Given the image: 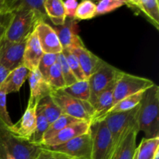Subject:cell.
Listing matches in <instances>:
<instances>
[{"instance_id": "obj_1", "label": "cell", "mask_w": 159, "mask_h": 159, "mask_svg": "<svg viewBox=\"0 0 159 159\" xmlns=\"http://www.w3.org/2000/svg\"><path fill=\"white\" fill-rule=\"evenodd\" d=\"M159 87L156 84L144 92L138 111L139 131L146 138L159 137Z\"/></svg>"}, {"instance_id": "obj_2", "label": "cell", "mask_w": 159, "mask_h": 159, "mask_svg": "<svg viewBox=\"0 0 159 159\" xmlns=\"http://www.w3.org/2000/svg\"><path fill=\"white\" fill-rule=\"evenodd\" d=\"M6 26L4 39L9 42H20L34 30L36 26L43 22L37 14L30 10H17L10 14Z\"/></svg>"}, {"instance_id": "obj_3", "label": "cell", "mask_w": 159, "mask_h": 159, "mask_svg": "<svg viewBox=\"0 0 159 159\" xmlns=\"http://www.w3.org/2000/svg\"><path fill=\"white\" fill-rule=\"evenodd\" d=\"M139 105L132 110L121 113H110L107 115L104 120L110 132L114 151L120 141L134 128H138V111Z\"/></svg>"}, {"instance_id": "obj_4", "label": "cell", "mask_w": 159, "mask_h": 159, "mask_svg": "<svg viewBox=\"0 0 159 159\" xmlns=\"http://www.w3.org/2000/svg\"><path fill=\"white\" fill-rule=\"evenodd\" d=\"M50 96L61 110L62 113L82 121L90 123L93 107L89 102L71 97L62 90H52Z\"/></svg>"}, {"instance_id": "obj_5", "label": "cell", "mask_w": 159, "mask_h": 159, "mask_svg": "<svg viewBox=\"0 0 159 159\" xmlns=\"http://www.w3.org/2000/svg\"><path fill=\"white\" fill-rule=\"evenodd\" d=\"M41 150V146L18 138L6 130L0 135V151L16 159H35Z\"/></svg>"}, {"instance_id": "obj_6", "label": "cell", "mask_w": 159, "mask_h": 159, "mask_svg": "<svg viewBox=\"0 0 159 159\" xmlns=\"http://www.w3.org/2000/svg\"><path fill=\"white\" fill-rule=\"evenodd\" d=\"M92 138L91 159H110L113 152L110 132L104 120L90 124Z\"/></svg>"}, {"instance_id": "obj_7", "label": "cell", "mask_w": 159, "mask_h": 159, "mask_svg": "<svg viewBox=\"0 0 159 159\" xmlns=\"http://www.w3.org/2000/svg\"><path fill=\"white\" fill-rule=\"evenodd\" d=\"M154 85L150 79L121 71L113 90V106L124 98L145 91Z\"/></svg>"}, {"instance_id": "obj_8", "label": "cell", "mask_w": 159, "mask_h": 159, "mask_svg": "<svg viewBox=\"0 0 159 159\" xmlns=\"http://www.w3.org/2000/svg\"><path fill=\"white\" fill-rule=\"evenodd\" d=\"M42 148L53 153L65 155L71 159H91L92 158V138L89 132L60 145Z\"/></svg>"}, {"instance_id": "obj_9", "label": "cell", "mask_w": 159, "mask_h": 159, "mask_svg": "<svg viewBox=\"0 0 159 159\" xmlns=\"http://www.w3.org/2000/svg\"><path fill=\"white\" fill-rule=\"evenodd\" d=\"M121 71L105 61L94 74L89 78L88 82L90 89V99L89 102L92 107H93L100 93L117 79Z\"/></svg>"}, {"instance_id": "obj_10", "label": "cell", "mask_w": 159, "mask_h": 159, "mask_svg": "<svg viewBox=\"0 0 159 159\" xmlns=\"http://www.w3.org/2000/svg\"><path fill=\"white\" fill-rule=\"evenodd\" d=\"M27 38L20 42H9L3 38L0 43V64L10 71L23 65Z\"/></svg>"}, {"instance_id": "obj_11", "label": "cell", "mask_w": 159, "mask_h": 159, "mask_svg": "<svg viewBox=\"0 0 159 159\" xmlns=\"http://www.w3.org/2000/svg\"><path fill=\"white\" fill-rule=\"evenodd\" d=\"M38 103V102H34L29 99L27 107L20 121L6 130L18 138L30 141L37 125V109Z\"/></svg>"}, {"instance_id": "obj_12", "label": "cell", "mask_w": 159, "mask_h": 159, "mask_svg": "<svg viewBox=\"0 0 159 159\" xmlns=\"http://www.w3.org/2000/svg\"><path fill=\"white\" fill-rule=\"evenodd\" d=\"M54 30L58 37L62 49L85 47L83 41L79 35L77 20L75 19L66 18L63 25L56 26Z\"/></svg>"}, {"instance_id": "obj_13", "label": "cell", "mask_w": 159, "mask_h": 159, "mask_svg": "<svg viewBox=\"0 0 159 159\" xmlns=\"http://www.w3.org/2000/svg\"><path fill=\"white\" fill-rule=\"evenodd\" d=\"M35 31L43 53L57 54L62 52L63 49L58 37L51 25L40 22L36 26Z\"/></svg>"}, {"instance_id": "obj_14", "label": "cell", "mask_w": 159, "mask_h": 159, "mask_svg": "<svg viewBox=\"0 0 159 159\" xmlns=\"http://www.w3.org/2000/svg\"><path fill=\"white\" fill-rule=\"evenodd\" d=\"M90 123L85 122V121H81V122L75 123V124H71L61 130L60 132L54 135L53 138L48 141H43L40 146L41 147H52V146L60 145V144H65L77 137L81 135L85 134L89 132Z\"/></svg>"}, {"instance_id": "obj_15", "label": "cell", "mask_w": 159, "mask_h": 159, "mask_svg": "<svg viewBox=\"0 0 159 159\" xmlns=\"http://www.w3.org/2000/svg\"><path fill=\"white\" fill-rule=\"evenodd\" d=\"M73 53L77 57L81 68L86 77L87 80L89 78L94 74L101 66L104 64L100 57L96 56L93 52L87 49L85 47H77V48L68 49Z\"/></svg>"}, {"instance_id": "obj_16", "label": "cell", "mask_w": 159, "mask_h": 159, "mask_svg": "<svg viewBox=\"0 0 159 159\" xmlns=\"http://www.w3.org/2000/svg\"><path fill=\"white\" fill-rule=\"evenodd\" d=\"M43 52L40 47L35 29L28 37L23 53V65L30 71L38 68L39 63Z\"/></svg>"}, {"instance_id": "obj_17", "label": "cell", "mask_w": 159, "mask_h": 159, "mask_svg": "<svg viewBox=\"0 0 159 159\" xmlns=\"http://www.w3.org/2000/svg\"><path fill=\"white\" fill-rule=\"evenodd\" d=\"M116 80L111 84L107 89L100 93L93 105V114L91 118V123L96 122L103 119L109 110L113 106V90Z\"/></svg>"}, {"instance_id": "obj_18", "label": "cell", "mask_w": 159, "mask_h": 159, "mask_svg": "<svg viewBox=\"0 0 159 159\" xmlns=\"http://www.w3.org/2000/svg\"><path fill=\"white\" fill-rule=\"evenodd\" d=\"M138 132V128L132 129L116 145L110 159H134Z\"/></svg>"}, {"instance_id": "obj_19", "label": "cell", "mask_w": 159, "mask_h": 159, "mask_svg": "<svg viewBox=\"0 0 159 159\" xmlns=\"http://www.w3.org/2000/svg\"><path fill=\"white\" fill-rule=\"evenodd\" d=\"M29 84L30 88V99L34 102H40L42 99L49 96L52 89L38 69L30 71L29 76Z\"/></svg>"}, {"instance_id": "obj_20", "label": "cell", "mask_w": 159, "mask_h": 159, "mask_svg": "<svg viewBox=\"0 0 159 159\" xmlns=\"http://www.w3.org/2000/svg\"><path fill=\"white\" fill-rule=\"evenodd\" d=\"M30 71L21 65L9 72L1 88L6 92V95L12 93H18L26 80L29 79Z\"/></svg>"}, {"instance_id": "obj_21", "label": "cell", "mask_w": 159, "mask_h": 159, "mask_svg": "<svg viewBox=\"0 0 159 159\" xmlns=\"http://www.w3.org/2000/svg\"><path fill=\"white\" fill-rule=\"evenodd\" d=\"M126 5L135 6L142 11L157 30H159V2L158 0H131Z\"/></svg>"}, {"instance_id": "obj_22", "label": "cell", "mask_w": 159, "mask_h": 159, "mask_svg": "<svg viewBox=\"0 0 159 159\" xmlns=\"http://www.w3.org/2000/svg\"><path fill=\"white\" fill-rule=\"evenodd\" d=\"M45 12L48 18L56 26H61L66 20L62 0H44Z\"/></svg>"}, {"instance_id": "obj_23", "label": "cell", "mask_w": 159, "mask_h": 159, "mask_svg": "<svg viewBox=\"0 0 159 159\" xmlns=\"http://www.w3.org/2000/svg\"><path fill=\"white\" fill-rule=\"evenodd\" d=\"M37 111L46 118L49 124L54 123L62 114L61 110L50 96L43 98L39 102Z\"/></svg>"}, {"instance_id": "obj_24", "label": "cell", "mask_w": 159, "mask_h": 159, "mask_svg": "<svg viewBox=\"0 0 159 159\" xmlns=\"http://www.w3.org/2000/svg\"><path fill=\"white\" fill-rule=\"evenodd\" d=\"M159 148V137L143 138L135 151L134 159H154L156 151Z\"/></svg>"}, {"instance_id": "obj_25", "label": "cell", "mask_w": 159, "mask_h": 159, "mask_svg": "<svg viewBox=\"0 0 159 159\" xmlns=\"http://www.w3.org/2000/svg\"><path fill=\"white\" fill-rule=\"evenodd\" d=\"M81 121L82 120H79L76 119V118H74L72 117V116H68V115L62 113V114L61 115L54 123L50 124L48 130H46L44 135H43V140H42V141L40 142V144H41L43 141H48V140L51 139V138H53L54 135L57 134L58 132H60L61 130L65 129V127H67L68 126L73 124H75V123L81 122ZM40 144H39V145H40Z\"/></svg>"}, {"instance_id": "obj_26", "label": "cell", "mask_w": 159, "mask_h": 159, "mask_svg": "<svg viewBox=\"0 0 159 159\" xmlns=\"http://www.w3.org/2000/svg\"><path fill=\"white\" fill-rule=\"evenodd\" d=\"M71 97L81 101L89 102L90 99V89L88 80L77 81L73 85L61 89Z\"/></svg>"}, {"instance_id": "obj_27", "label": "cell", "mask_w": 159, "mask_h": 159, "mask_svg": "<svg viewBox=\"0 0 159 159\" xmlns=\"http://www.w3.org/2000/svg\"><path fill=\"white\" fill-rule=\"evenodd\" d=\"M144 92H140V93L134 94L132 96H128V97L124 98V99L118 102L117 103L115 104L111 109L108 111L107 115L110 114V113H121V112H126L128 110H132L137 106L139 105L141 99H142ZM106 115V116H107ZM104 116V117H105ZM103 117V118H104Z\"/></svg>"}, {"instance_id": "obj_28", "label": "cell", "mask_w": 159, "mask_h": 159, "mask_svg": "<svg viewBox=\"0 0 159 159\" xmlns=\"http://www.w3.org/2000/svg\"><path fill=\"white\" fill-rule=\"evenodd\" d=\"M96 16V5L89 0H85L79 3L76 9L75 20H86Z\"/></svg>"}, {"instance_id": "obj_29", "label": "cell", "mask_w": 159, "mask_h": 159, "mask_svg": "<svg viewBox=\"0 0 159 159\" xmlns=\"http://www.w3.org/2000/svg\"><path fill=\"white\" fill-rule=\"evenodd\" d=\"M46 81L52 90H61L65 88V80L57 62L50 69Z\"/></svg>"}, {"instance_id": "obj_30", "label": "cell", "mask_w": 159, "mask_h": 159, "mask_svg": "<svg viewBox=\"0 0 159 159\" xmlns=\"http://www.w3.org/2000/svg\"><path fill=\"white\" fill-rule=\"evenodd\" d=\"M62 54L65 56V59H66L67 62H68V66H69L70 69L71 70L74 75L75 76L76 79L78 81L87 80L86 77H85V74H84L83 71H82L80 65H79V61H78L75 55L68 49H63Z\"/></svg>"}, {"instance_id": "obj_31", "label": "cell", "mask_w": 159, "mask_h": 159, "mask_svg": "<svg viewBox=\"0 0 159 159\" xmlns=\"http://www.w3.org/2000/svg\"><path fill=\"white\" fill-rule=\"evenodd\" d=\"M49 125V123L48 122L46 118L41 113L37 111V125L30 141L39 145L43 140V135L48 130Z\"/></svg>"}, {"instance_id": "obj_32", "label": "cell", "mask_w": 159, "mask_h": 159, "mask_svg": "<svg viewBox=\"0 0 159 159\" xmlns=\"http://www.w3.org/2000/svg\"><path fill=\"white\" fill-rule=\"evenodd\" d=\"M57 63L59 65V68H60L61 71L62 75H63L64 80H65V87L69 86V85L75 83L78 80L76 79L75 76L74 75L71 70L70 69L68 62H67L66 59H65L62 52L60 53V54H57Z\"/></svg>"}, {"instance_id": "obj_33", "label": "cell", "mask_w": 159, "mask_h": 159, "mask_svg": "<svg viewBox=\"0 0 159 159\" xmlns=\"http://www.w3.org/2000/svg\"><path fill=\"white\" fill-rule=\"evenodd\" d=\"M96 5V16L104 15L126 5L124 0H102Z\"/></svg>"}, {"instance_id": "obj_34", "label": "cell", "mask_w": 159, "mask_h": 159, "mask_svg": "<svg viewBox=\"0 0 159 159\" xmlns=\"http://www.w3.org/2000/svg\"><path fill=\"white\" fill-rule=\"evenodd\" d=\"M6 93L2 88H0V121L6 130H9L13 126L6 107Z\"/></svg>"}, {"instance_id": "obj_35", "label": "cell", "mask_w": 159, "mask_h": 159, "mask_svg": "<svg viewBox=\"0 0 159 159\" xmlns=\"http://www.w3.org/2000/svg\"><path fill=\"white\" fill-rule=\"evenodd\" d=\"M57 54H45V53H43V56H42L41 59L40 61L37 69L39 70L42 76L44 78L45 80L48 78V73H49L51 68L57 62Z\"/></svg>"}, {"instance_id": "obj_36", "label": "cell", "mask_w": 159, "mask_h": 159, "mask_svg": "<svg viewBox=\"0 0 159 159\" xmlns=\"http://www.w3.org/2000/svg\"><path fill=\"white\" fill-rule=\"evenodd\" d=\"M79 2L75 0H66L63 1L64 10H65L66 18L75 19L76 9H77Z\"/></svg>"}, {"instance_id": "obj_37", "label": "cell", "mask_w": 159, "mask_h": 159, "mask_svg": "<svg viewBox=\"0 0 159 159\" xmlns=\"http://www.w3.org/2000/svg\"><path fill=\"white\" fill-rule=\"evenodd\" d=\"M35 159H57V156L54 153L42 148L41 152H40Z\"/></svg>"}, {"instance_id": "obj_38", "label": "cell", "mask_w": 159, "mask_h": 159, "mask_svg": "<svg viewBox=\"0 0 159 159\" xmlns=\"http://www.w3.org/2000/svg\"><path fill=\"white\" fill-rule=\"evenodd\" d=\"M9 72H10L9 70H8L7 68H5L2 65L0 64V88H1V86L2 85L3 82H5V80H6L8 75L9 74Z\"/></svg>"}, {"instance_id": "obj_39", "label": "cell", "mask_w": 159, "mask_h": 159, "mask_svg": "<svg viewBox=\"0 0 159 159\" xmlns=\"http://www.w3.org/2000/svg\"><path fill=\"white\" fill-rule=\"evenodd\" d=\"M6 30V25L2 23V24L0 25V43H1V41L2 40V39L4 38Z\"/></svg>"}, {"instance_id": "obj_40", "label": "cell", "mask_w": 159, "mask_h": 159, "mask_svg": "<svg viewBox=\"0 0 159 159\" xmlns=\"http://www.w3.org/2000/svg\"><path fill=\"white\" fill-rule=\"evenodd\" d=\"M5 10V0H0V13L4 16Z\"/></svg>"}, {"instance_id": "obj_41", "label": "cell", "mask_w": 159, "mask_h": 159, "mask_svg": "<svg viewBox=\"0 0 159 159\" xmlns=\"http://www.w3.org/2000/svg\"><path fill=\"white\" fill-rule=\"evenodd\" d=\"M55 155H56V156H57V159H71L70 158H68V157L65 156V155H58V154H55Z\"/></svg>"}, {"instance_id": "obj_42", "label": "cell", "mask_w": 159, "mask_h": 159, "mask_svg": "<svg viewBox=\"0 0 159 159\" xmlns=\"http://www.w3.org/2000/svg\"><path fill=\"white\" fill-rule=\"evenodd\" d=\"M154 159H159V148L156 151L155 154V156H154Z\"/></svg>"}, {"instance_id": "obj_43", "label": "cell", "mask_w": 159, "mask_h": 159, "mask_svg": "<svg viewBox=\"0 0 159 159\" xmlns=\"http://www.w3.org/2000/svg\"><path fill=\"white\" fill-rule=\"evenodd\" d=\"M2 14L0 13V25H1L2 23V21H1V17H2Z\"/></svg>"}, {"instance_id": "obj_44", "label": "cell", "mask_w": 159, "mask_h": 159, "mask_svg": "<svg viewBox=\"0 0 159 159\" xmlns=\"http://www.w3.org/2000/svg\"><path fill=\"white\" fill-rule=\"evenodd\" d=\"M0 159H3V158H0Z\"/></svg>"}]
</instances>
